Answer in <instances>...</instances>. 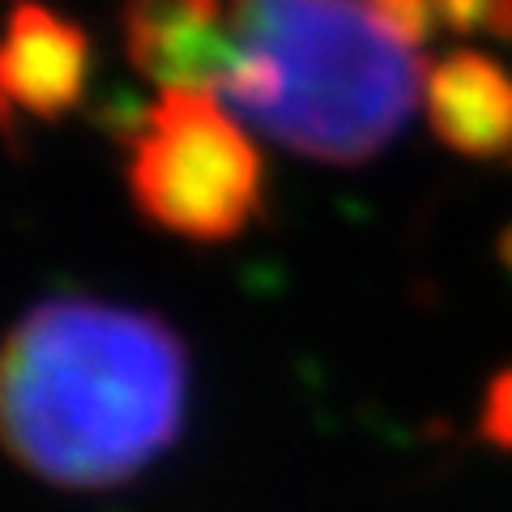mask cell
Instances as JSON below:
<instances>
[{
    "mask_svg": "<svg viewBox=\"0 0 512 512\" xmlns=\"http://www.w3.org/2000/svg\"><path fill=\"white\" fill-rule=\"evenodd\" d=\"M427 116L448 150L495 158L512 150V73L483 52H453L427 73Z\"/></svg>",
    "mask_w": 512,
    "mask_h": 512,
    "instance_id": "cell-6",
    "label": "cell"
},
{
    "mask_svg": "<svg viewBox=\"0 0 512 512\" xmlns=\"http://www.w3.org/2000/svg\"><path fill=\"white\" fill-rule=\"evenodd\" d=\"M478 436L495 448H512V367L495 372L487 384L483 410H478Z\"/></svg>",
    "mask_w": 512,
    "mask_h": 512,
    "instance_id": "cell-7",
    "label": "cell"
},
{
    "mask_svg": "<svg viewBox=\"0 0 512 512\" xmlns=\"http://www.w3.org/2000/svg\"><path fill=\"white\" fill-rule=\"evenodd\" d=\"M487 30L500 43H512V0H491V13H487Z\"/></svg>",
    "mask_w": 512,
    "mask_h": 512,
    "instance_id": "cell-9",
    "label": "cell"
},
{
    "mask_svg": "<svg viewBox=\"0 0 512 512\" xmlns=\"http://www.w3.org/2000/svg\"><path fill=\"white\" fill-rule=\"evenodd\" d=\"M495 252H500V261H504V269H508V274H512V222H508V227L500 231V244H495Z\"/></svg>",
    "mask_w": 512,
    "mask_h": 512,
    "instance_id": "cell-10",
    "label": "cell"
},
{
    "mask_svg": "<svg viewBox=\"0 0 512 512\" xmlns=\"http://www.w3.org/2000/svg\"><path fill=\"white\" fill-rule=\"evenodd\" d=\"M184 414L188 350L150 312L47 299L0 342V448L43 483H128L180 440Z\"/></svg>",
    "mask_w": 512,
    "mask_h": 512,
    "instance_id": "cell-1",
    "label": "cell"
},
{
    "mask_svg": "<svg viewBox=\"0 0 512 512\" xmlns=\"http://www.w3.org/2000/svg\"><path fill=\"white\" fill-rule=\"evenodd\" d=\"M231 22L282 77L252 128L316 163H367L427 90L419 52L367 0H235Z\"/></svg>",
    "mask_w": 512,
    "mask_h": 512,
    "instance_id": "cell-2",
    "label": "cell"
},
{
    "mask_svg": "<svg viewBox=\"0 0 512 512\" xmlns=\"http://www.w3.org/2000/svg\"><path fill=\"white\" fill-rule=\"evenodd\" d=\"M120 35L133 69L163 90H218L244 56L222 0H124Z\"/></svg>",
    "mask_w": 512,
    "mask_h": 512,
    "instance_id": "cell-5",
    "label": "cell"
},
{
    "mask_svg": "<svg viewBox=\"0 0 512 512\" xmlns=\"http://www.w3.org/2000/svg\"><path fill=\"white\" fill-rule=\"evenodd\" d=\"M128 146V188L154 227L222 244L261 214V158L210 94L163 90Z\"/></svg>",
    "mask_w": 512,
    "mask_h": 512,
    "instance_id": "cell-3",
    "label": "cell"
},
{
    "mask_svg": "<svg viewBox=\"0 0 512 512\" xmlns=\"http://www.w3.org/2000/svg\"><path fill=\"white\" fill-rule=\"evenodd\" d=\"M436 5V18L453 30V35H474L478 26H487L491 0H431Z\"/></svg>",
    "mask_w": 512,
    "mask_h": 512,
    "instance_id": "cell-8",
    "label": "cell"
},
{
    "mask_svg": "<svg viewBox=\"0 0 512 512\" xmlns=\"http://www.w3.org/2000/svg\"><path fill=\"white\" fill-rule=\"evenodd\" d=\"M90 82V39L39 0H18L0 35V137L22 124H52L82 103Z\"/></svg>",
    "mask_w": 512,
    "mask_h": 512,
    "instance_id": "cell-4",
    "label": "cell"
}]
</instances>
